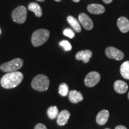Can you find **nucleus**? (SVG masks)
Here are the masks:
<instances>
[{
	"instance_id": "7c9ffc66",
	"label": "nucleus",
	"mask_w": 129,
	"mask_h": 129,
	"mask_svg": "<svg viewBox=\"0 0 129 129\" xmlns=\"http://www.w3.org/2000/svg\"><path fill=\"white\" fill-rule=\"evenodd\" d=\"M0 34H1V29H0Z\"/></svg>"
},
{
	"instance_id": "9d476101",
	"label": "nucleus",
	"mask_w": 129,
	"mask_h": 129,
	"mask_svg": "<svg viewBox=\"0 0 129 129\" xmlns=\"http://www.w3.org/2000/svg\"><path fill=\"white\" fill-rule=\"evenodd\" d=\"M91 56H92L91 51L89 50H85L78 51L75 55V58L78 60H83L84 63H88Z\"/></svg>"
},
{
	"instance_id": "4468645a",
	"label": "nucleus",
	"mask_w": 129,
	"mask_h": 129,
	"mask_svg": "<svg viewBox=\"0 0 129 129\" xmlns=\"http://www.w3.org/2000/svg\"><path fill=\"white\" fill-rule=\"evenodd\" d=\"M117 26L122 33H127L129 30V20L125 17H121L117 20Z\"/></svg>"
},
{
	"instance_id": "6e6552de",
	"label": "nucleus",
	"mask_w": 129,
	"mask_h": 129,
	"mask_svg": "<svg viewBox=\"0 0 129 129\" xmlns=\"http://www.w3.org/2000/svg\"><path fill=\"white\" fill-rule=\"evenodd\" d=\"M78 20L80 23L86 30H91L93 28V22L87 14L84 13H80L78 16Z\"/></svg>"
},
{
	"instance_id": "423d86ee",
	"label": "nucleus",
	"mask_w": 129,
	"mask_h": 129,
	"mask_svg": "<svg viewBox=\"0 0 129 129\" xmlns=\"http://www.w3.org/2000/svg\"><path fill=\"white\" fill-rule=\"evenodd\" d=\"M101 80V75L99 72L92 71L88 73L85 77L84 84L88 87H93Z\"/></svg>"
},
{
	"instance_id": "f03ea898",
	"label": "nucleus",
	"mask_w": 129,
	"mask_h": 129,
	"mask_svg": "<svg viewBox=\"0 0 129 129\" xmlns=\"http://www.w3.org/2000/svg\"><path fill=\"white\" fill-rule=\"evenodd\" d=\"M50 37V32L47 29H40L34 32L32 35L31 42L34 46H41L47 41Z\"/></svg>"
},
{
	"instance_id": "ddd939ff",
	"label": "nucleus",
	"mask_w": 129,
	"mask_h": 129,
	"mask_svg": "<svg viewBox=\"0 0 129 129\" xmlns=\"http://www.w3.org/2000/svg\"><path fill=\"white\" fill-rule=\"evenodd\" d=\"M87 10L91 14H101L105 12V8L99 4H91L87 6Z\"/></svg>"
},
{
	"instance_id": "4be33fe9",
	"label": "nucleus",
	"mask_w": 129,
	"mask_h": 129,
	"mask_svg": "<svg viewBox=\"0 0 129 129\" xmlns=\"http://www.w3.org/2000/svg\"><path fill=\"white\" fill-rule=\"evenodd\" d=\"M64 35H65L66 37H69L70 38H74V37H75V33L72 29L69 28L65 29L63 32Z\"/></svg>"
},
{
	"instance_id": "f3484780",
	"label": "nucleus",
	"mask_w": 129,
	"mask_h": 129,
	"mask_svg": "<svg viewBox=\"0 0 129 129\" xmlns=\"http://www.w3.org/2000/svg\"><path fill=\"white\" fill-rule=\"evenodd\" d=\"M67 21L68 22L69 25L71 26L77 32H80L81 31V28L80 22L77 19H75L72 16H69L67 17Z\"/></svg>"
},
{
	"instance_id": "7ed1b4c3",
	"label": "nucleus",
	"mask_w": 129,
	"mask_h": 129,
	"mask_svg": "<svg viewBox=\"0 0 129 129\" xmlns=\"http://www.w3.org/2000/svg\"><path fill=\"white\" fill-rule=\"evenodd\" d=\"M50 85V80L46 75L39 74L35 77L31 83V86L34 89L39 91H44L48 90Z\"/></svg>"
},
{
	"instance_id": "1a4fd4ad",
	"label": "nucleus",
	"mask_w": 129,
	"mask_h": 129,
	"mask_svg": "<svg viewBox=\"0 0 129 129\" xmlns=\"http://www.w3.org/2000/svg\"><path fill=\"white\" fill-rule=\"evenodd\" d=\"M71 116L70 112L68 110H63L59 113L57 117V123L60 126L65 125L68 121Z\"/></svg>"
},
{
	"instance_id": "b1692460",
	"label": "nucleus",
	"mask_w": 129,
	"mask_h": 129,
	"mask_svg": "<svg viewBox=\"0 0 129 129\" xmlns=\"http://www.w3.org/2000/svg\"><path fill=\"white\" fill-rule=\"evenodd\" d=\"M115 129H127V128L125 126H124V125H117V126L115 128Z\"/></svg>"
},
{
	"instance_id": "c85d7f7f",
	"label": "nucleus",
	"mask_w": 129,
	"mask_h": 129,
	"mask_svg": "<svg viewBox=\"0 0 129 129\" xmlns=\"http://www.w3.org/2000/svg\"><path fill=\"white\" fill-rule=\"evenodd\" d=\"M128 99H129V92H128Z\"/></svg>"
},
{
	"instance_id": "aec40b11",
	"label": "nucleus",
	"mask_w": 129,
	"mask_h": 129,
	"mask_svg": "<svg viewBox=\"0 0 129 129\" xmlns=\"http://www.w3.org/2000/svg\"><path fill=\"white\" fill-rule=\"evenodd\" d=\"M59 93L62 96H67L69 93V87L67 84L63 83L59 85Z\"/></svg>"
},
{
	"instance_id": "a211bd4d",
	"label": "nucleus",
	"mask_w": 129,
	"mask_h": 129,
	"mask_svg": "<svg viewBox=\"0 0 129 129\" xmlns=\"http://www.w3.org/2000/svg\"><path fill=\"white\" fill-rule=\"evenodd\" d=\"M120 73L124 78L129 80V61H125L121 65Z\"/></svg>"
},
{
	"instance_id": "bb28decb",
	"label": "nucleus",
	"mask_w": 129,
	"mask_h": 129,
	"mask_svg": "<svg viewBox=\"0 0 129 129\" xmlns=\"http://www.w3.org/2000/svg\"><path fill=\"white\" fill-rule=\"evenodd\" d=\"M37 1H39V2H44L45 0H36Z\"/></svg>"
},
{
	"instance_id": "20e7f679",
	"label": "nucleus",
	"mask_w": 129,
	"mask_h": 129,
	"mask_svg": "<svg viewBox=\"0 0 129 129\" xmlns=\"http://www.w3.org/2000/svg\"><path fill=\"white\" fill-rule=\"evenodd\" d=\"M23 60L20 58H16L9 62L2 64L0 67V69L4 72H15L20 69L23 67Z\"/></svg>"
},
{
	"instance_id": "393cba45",
	"label": "nucleus",
	"mask_w": 129,
	"mask_h": 129,
	"mask_svg": "<svg viewBox=\"0 0 129 129\" xmlns=\"http://www.w3.org/2000/svg\"><path fill=\"white\" fill-rule=\"evenodd\" d=\"M102 1H104L105 4H110V3L112 1V0H102Z\"/></svg>"
},
{
	"instance_id": "5701e85b",
	"label": "nucleus",
	"mask_w": 129,
	"mask_h": 129,
	"mask_svg": "<svg viewBox=\"0 0 129 129\" xmlns=\"http://www.w3.org/2000/svg\"><path fill=\"white\" fill-rule=\"evenodd\" d=\"M34 129H47L46 125L42 123H38L35 125Z\"/></svg>"
},
{
	"instance_id": "0eeeda50",
	"label": "nucleus",
	"mask_w": 129,
	"mask_h": 129,
	"mask_svg": "<svg viewBox=\"0 0 129 129\" xmlns=\"http://www.w3.org/2000/svg\"><path fill=\"white\" fill-rule=\"evenodd\" d=\"M105 54L109 59H113L117 60H121L124 57V54L120 51L114 47H108L106 48Z\"/></svg>"
},
{
	"instance_id": "39448f33",
	"label": "nucleus",
	"mask_w": 129,
	"mask_h": 129,
	"mask_svg": "<svg viewBox=\"0 0 129 129\" xmlns=\"http://www.w3.org/2000/svg\"><path fill=\"white\" fill-rule=\"evenodd\" d=\"M27 13L28 11L25 6H18L12 12V17L13 20L16 23L22 24L25 23L26 20Z\"/></svg>"
},
{
	"instance_id": "c756f323",
	"label": "nucleus",
	"mask_w": 129,
	"mask_h": 129,
	"mask_svg": "<svg viewBox=\"0 0 129 129\" xmlns=\"http://www.w3.org/2000/svg\"><path fill=\"white\" fill-rule=\"evenodd\" d=\"M105 129H110V128H105Z\"/></svg>"
},
{
	"instance_id": "dca6fc26",
	"label": "nucleus",
	"mask_w": 129,
	"mask_h": 129,
	"mask_svg": "<svg viewBox=\"0 0 129 129\" xmlns=\"http://www.w3.org/2000/svg\"><path fill=\"white\" fill-rule=\"evenodd\" d=\"M28 9L29 11L34 13L35 16L38 17H40L43 14V10L41 6L36 3H30L28 5Z\"/></svg>"
},
{
	"instance_id": "f257e3e1",
	"label": "nucleus",
	"mask_w": 129,
	"mask_h": 129,
	"mask_svg": "<svg viewBox=\"0 0 129 129\" xmlns=\"http://www.w3.org/2000/svg\"><path fill=\"white\" fill-rule=\"evenodd\" d=\"M23 80V75L22 72L15 71L9 72L1 79V85L3 88L10 89L17 87Z\"/></svg>"
},
{
	"instance_id": "2eb2a0df",
	"label": "nucleus",
	"mask_w": 129,
	"mask_h": 129,
	"mask_svg": "<svg viewBox=\"0 0 129 129\" xmlns=\"http://www.w3.org/2000/svg\"><path fill=\"white\" fill-rule=\"evenodd\" d=\"M68 94L69 101L73 104H77L83 100V94L80 91H77V90H71L69 91Z\"/></svg>"
},
{
	"instance_id": "cd10ccee",
	"label": "nucleus",
	"mask_w": 129,
	"mask_h": 129,
	"mask_svg": "<svg viewBox=\"0 0 129 129\" xmlns=\"http://www.w3.org/2000/svg\"><path fill=\"white\" fill-rule=\"evenodd\" d=\"M54 1H57V2H60V1H62V0H54Z\"/></svg>"
},
{
	"instance_id": "a878e982",
	"label": "nucleus",
	"mask_w": 129,
	"mask_h": 129,
	"mask_svg": "<svg viewBox=\"0 0 129 129\" xmlns=\"http://www.w3.org/2000/svg\"><path fill=\"white\" fill-rule=\"evenodd\" d=\"M72 1L75 3H78V2H80V0H72Z\"/></svg>"
},
{
	"instance_id": "f8f14e48",
	"label": "nucleus",
	"mask_w": 129,
	"mask_h": 129,
	"mask_svg": "<svg viewBox=\"0 0 129 129\" xmlns=\"http://www.w3.org/2000/svg\"><path fill=\"white\" fill-rule=\"evenodd\" d=\"M114 88L117 93L119 94H123L126 92L128 90V85L123 81L117 80L114 83Z\"/></svg>"
},
{
	"instance_id": "9b49d317",
	"label": "nucleus",
	"mask_w": 129,
	"mask_h": 129,
	"mask_svg": "<svg viewBox=\"0 0 129 129\" xmlns=\"http://www.w3.org/2000/svg\"><path fill=\"white\" fill-rule=\"evenodd\" d=\"M109 117V111L106 109H103L98 113L96 117V122L99 125H104L108 121Z\"/></svg>"
},
{
	"instance_id": "6ab92c4d",
	"label": "nucleus",
	"mask_w": 129,
	"mask_h": 129,
	"mask_svg": "<svg viewBox=\"0 0 129 129\" xmlns=\"http://www.w3.org/2000/svg\"><path fill=\"white\" fill-rule=\"evenodd\" d=\"M58 114H59V110L57 106H51L48 108L47 115L48 118L51 120H54L57 118Z\"/></svg>"
},
{
	"instance_id": "412c9836",
	"label": "nucleus",
	"mask_w": 129,
	"mask_h": 129,
	"mask_svg": "<svg viewBox=\"0 0 129 129\" xmlns=\"http://www.w3.org/2000/svg\"><path fill=\"white\" fill-rule=\"evenodd\" d=\"M59 45L63 48V49L65 51H70L72 50V46L70 44V43L67 40H62L59 43Z\"/></svg>"
}]
</instances>
